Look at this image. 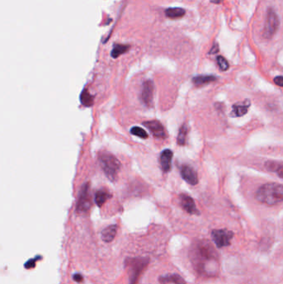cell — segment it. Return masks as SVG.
<instances>
[{
    "instance_id": "6da1fadb",
    "label": "cell",
    "mask_w": 283,
    "mask_h": 284,
    "mask_svg": "<svg viewBox=\"0 0 283 284\" xmlns=\"http://www.w3.org/2000/svg\"><path fill=\"white\" fill-rule=\"evenodd\" d=\"M194 252V261L199 271L208 274L217 271L216 256L210 244L204 242L199 243Z\"/></svg>"
},
{
    "instance_id": "7a4b0ae2",
    "label": "cell",
    "mask_w": 283,
    "mask_h": 284,
    "mask_svg": "<svg viewBox=\"0 0 283 284\" xmlns=\"http://www.w3.org/2000/svg\"><path fill=\"white\" fill-rule=\"evenodd\" d=\"M257 201L269 206L283 202V186L280 184L269 183L261 186L257 193Z\"/></svg>"
},
{
    "instance_id": "3957f363",
    "label": "cell",
    "mask_w": 283,
    "mask_h": 284,
    "mask_svg": "<svg viewBox=\"0 0 283 284\" xmlns=\"http://www.w3.org/2000/svg\"><path fill=\"white\" fill-rule=\"evenodd\" d=\"M99 161L102 171H104L107 178L109 179L110 181H116L121 170V163L118 159L114 155L105 153L99 156Z\"/></svg>"
},
{
    "instance_id": "277c9868",
    "label": "cell",
    "mask_w": 283,
    "mask_h": 284,
    "mask_svg": "<svg viewBox=\"0 0 283 284\" xmlns=\"http://www.w3.org/2000/svg\"><path fill=\"white\" fill-rule=\"evenodd\" d=\"M148 264V258H136L128 259L127 265L130 271V284H136L140 274L144 271Z\"/></svg>"
},
{
    "instance_id": "5b68a950",
    "label": "cell",
    "mask_w": 283,
    "mask_h": 284,
    "mask_svg": "<svg viewBox=\"0 0 283 284\" xmlns=\"http://www.w3.org/2000/svg\"><path fill=\"white\" fill-rule=\"evenodd\" d=\"M280 26V20L278 14L273 8H269L266 18L265 27L263 29V36L267 39H271L275 35Z\"/></svg>"
},
{
    "instance_id": "8992f818",
    "label": "cell",
    "mask_w": 283,
    "mask_h": 284,
    "mask_svg": "<svg viewBox=\"0 0 283 284\" xmlns=\"http://www.w3.org/2000/svg\"><path fill=\"white\" fill-rule=\"evenodd\" d=\"M211 237L218 248H223L230 244L234 233L228 230H213Z\"/></svg>"
},
{
    "instance_id": "52a82bcc",
    "label": "cell",
    "mask_w": 283,
    "mask_h": 284,
    "mask_svg": "<svg viewBox=\"0 0 283 284\" xmlns=\"http://www.w3.org/2000/svg\"><path fill=\"white\" fill-rule=\"evenodd\" d=\"M90 207H91V199L89 194V184L86 183L81 189L77 210L80 213H85L89 210Z\"/></svg>"
},
{
    "instance_id": "ba28073f",
    "label": "cell",
    "mask_w": 283,
    "mask_h": 284,
    "mask_svg": "<svg viewBox=\"0 0 283 284\" xmlns=\"http://www.w3.org/2000/svg\"><path fill=\"white\" fill-rule=\"evenodd\" d=\"M154 90H155V86L152 81L147 80L144 82L142 92H141V99L146 106H151L152 105Z\"/></svg>"
},
{
    "instance_id": "9c48e42d",
    "label": "cell",
    "mask_w": 283,
    "mask_h": 284,
    "mask_svg": "<svg viewBox=\"0 0 283 284\" xmlns=\"http://www.w3.org/2000/svg\"><path fill=\"white\" fill-rule=\"evenodd\" d=\"M143 125L146 128H148L151 131V133L157 137L164 139L166 136V132L164 131L163 125L161 124L159 121H149V122H143Z\"/></svg>"
},
{
    "instance_id": "30bf717a",
    "label": "cell",
    "mask_w": 283,
    "mask_h": 284,
    "mask_svg": "<svg viewBox=\"0 0 283 284\" xmlns=\"http://www.w3.org/2000/svg\"><path fill=\"white\" fill-rule=\"evenodd\" d=\"M180 204H181L183 209H185V211L190 215H200V212L195 205L194 199L187 194H181L180 195Z\"/></svg>"
},
{
    "instance_id": "8fae6325",
    "label": "cell",
    "mask_w": 283,
    "mask_h": 284,
    "mask_svg": "<svg viewBox=\"0 0 283 284\" xmlns=\"http://www.w3.org/2000/svg\"><path fill=\"white\" fill-rule=\"evenodd\" d=\"M180 173H181L182 178L184 179L187 183L190 184L191 186L197 185L198 181H199L197 173L190 166L184 165L181 168Z\"/></svg>"
},
{
    "instance_id": "7c38bea8",
    "label": "cell",
    "mask_w": 283,
    "mask_h": 284,
    "mask_svg": "<svg viewBox=\"0 0 283 284\" xmlns=\"http://www.w3.org/2000/svg\"><path fill=\"white\" fill-rule=\"evenodd\" d=\"M173 157V152L169 149L163 150L161 154L160 162H161V168L164 172H168L171 169V160Z\"/></svg>"
},
{
    "instance_id": "4fadbf2b",
    "label": "cell",
    "mask_w": 283,
    "mask_h": 284,
    "mask_svg": "<svg viewBox=\"0 0 283 284\" xmlns=\"http://www.w3.org/2000/svg\"><path fill=\"white\" fill-rule=\"evenodd\" d=\"M159 281L161 282V284H170V283L174 284H185L184 279L178 274H169V275L161 277L159 279Z\"/></svg>"
},
{
    "instance_id": "5bb4252c",
    "label": "cell",
    "mask_w": 283,
    "mask_h": 284,
    "mask_svg": "<svg viewBox=\"0 0 283 284\" xmlns=\"http://www.w3.org/2000/svg\"><path fill=\"white\" fill-rule=\"evenodd\" d=\"M117 233V225H111L109 227L106 228L102 232V238L105 242L110 243L114 239Z\"/></svg>"
},
{
    "instance_id": "9a60e30c",
    "label": "cell",
    "mask_w": 283,
    "mask_h": 284,
    "mask_svg": "<svg viewBox=\"0 0 283 284\" xmlns=\"http://www.w3.org/2000/svg\"><path fill=\"white\" fill-rule=\"evenodd\" d=\"M112 198V194L106 189H100L95 194V202L98 207H102L107 199Z\"/></svg>"
},
{
    "instance_id": "2e32d148",
    "label": "cell",
    "mask_w": 283,
    "mask_h": 284,
    "mask_svg": "<svg viewBox=\"0 0 283 284\" xmlns=\"http://www.w3.org/2000/svg\"><path fill=\"white\" fill-rule=\"evenodd\" d=\"M217 80V78L213 75H200L196 76L193 78V83L196 86H202L208 84V83H213Z\"/></svg>"
},
{
    "instance_id": "e0dca14e",
    "label": "cell",
    "mask_w": 283,
    "mask_h": 284,
    "mask_svg": "<svg viewBox=\"0 0 283 284\" xmlns=\"http://www.w3.org/2000/svg\"><path fill=\"white\" fill-rule=\"evenodd\" d=\"M80 100L81 104L83 106H87V107L92 106L94 103L93 96H91L86 88H85L81 93Z\"/></svg>"
},
{
    "instance_id": "ac0fdd59",
    "label": "cell",
    "mask_w": 283,
    "mask_h": 284,
    "mask_svg": "<svg viewBox=\"0 0 283 284\" xmlns=\"http://www.w3.org/2000/svg\"><path fill=\"white\" fill-rule=\"evenodd\" d=\"M250 101H247L245 103L236 104L233 106V114L236 116H242L247 112V109L249 107Z\"/></svg>"
},
{
    "instance_id": "d6986e66",
    "label": "cell",
    "mask_w": 283,
    "mask_h": 284,
    "mask_svg": "<svg viewBox=\"0 0 283 284\" xmlns=\"http://www.w3.org/2000/svg\"><path fill=\"white\" fill-rule=\"evenodd\" d=\"M185 10L181 8H168L165 11V15L168 18L175 19V18H180L185 16Z\"/></svg>"
},
{
    "instance_id": "ffe728a7",
    "label": "cell",
    "mask_w": 283,
    "mask_h": 284,
    "mask_svg": "<svg viewBox=\"0 0 283 284\" xmlns=\"http://www.w3.org/2000/svg\"><path fill=\"white\" fill-rule=\"evenodd\" d=\"M266 168L268 169V171L276 172V173L278 174V176H279V177L283 179V164L268 161V162L266 163Z\"/></svg>"
},
{
    "instance_id": "44dd1931",
    "label": "cell",
    "mask_w": 283,
    "mask_h": 284,
    "mask_svg": "<svg viewBox=\"0 0 283 284\" xmlns=\"http://www.w3.org/2000/svg\"><path fill=\"white\" fill-rule=\"evenodd\" d=\"M129 47H130L128 46V45H121V44L115 45L112 51V57L117 58V57H119L123 53H125V52H127Z\"/></svg>"
},
{
    "instance_id": "7402d4cb",
    "label": "cell",
    "mask_w": 283,
    "mask_h": 284,
    "mask_svg": "<svg viewBox=\"0 0 283 284\" xmlns=\"http://www.w3.org/2000/svg\"><path fill=\"white\" fill-rule=\"evenodd\" d=\"M188 134V127L186 125H183L180 129H179V135H178V138H177V142L178 144L180 145H185L186 142V138H187Z\"/></svg>"
},
{
    "instance_id": "603a6c76",
    "label": "cell",
    "mask_w": 283,
    "mask_h": 284,
    "mask_svg": "<svg viewBox=\"0 0 283 284\" xmlns=\"http://www.w3.org/2000/svg\"><path fill=\"white\" fill-rule=\"evenodd\" d=\"M130 133L134 135V136L140 137L141 139H146V138H148V133H147L145 130L139 127H132L131 130H130Z\"/></svg>"
},
{
    "instance_id": "cb8c5ba5",
    "label": "cell",
    "mask_w": 283,
    "mask_h": 284,
    "mask_svg": "<svg viewBox=\"0 0 283 284\" xmlns=\"http://www.w3.org/2000/svg\"><path fill=\"white\" fill-rule=\"evenodd\" d=\"M217 62H218V65L222 71H227V70L229 69V62H228V61H227L223 56H218V57H217Z\"/></svg>"
},
{
    "instance_id": "d4e9b609",
    "label": "cell",
    "mask_w": 283,
    "mask_h": 284,
    "mask_svg": "<svg viewBox=\"0 0 283 284\" xmlns=\"http://www.w3.org/2000/svg\"><path fill=\"white\" fill-rule=\"evenodd\" d=\"M39 258H32V259L29 260V261L27 262L26 264H25V268L28 269L34 268V267H35V264H36V261L39 260Z\"/></svg>"
},
{
    "instance_id": "484cf974",
    "label": "cell",
    "mask_w": 283,
    "mask_h": 284,
    "mask_svg": "<svg viewBox=\"0 0 283 284\" xmlns=\"http://www.w3.org/2000/svg\"><path fill=\"white\" fill-rule=\"evenodd\" d=\"M274 83L278 86L283 87V76H279L277 78H274Z\"/></svg>"
},
{
    "instance_id": "4316f807",
    "label": "cell",
    "mask_w": 283,
    "mask_h": 284,
    "mask_svg": "<svg viewBox=\"0 0 283 284\" xmlns=\"http://www.w3.org/2000/svg\"><path fill=\"white\" fill-rule=\"evenodd\" d=\"M73 280L78 282V283H80V282L83 280V278H82V276H81L80 274H75L73 275Z\"/></svg>"
},
{
    "instance_id": "83f0119b",
    "label": "cell",
    "mask_w": 283,
    "mask_h": 284,
    "mask_svg": "<svg viewBox=\"0 0 283 284\" xmlns=\"http://www.w3.org/2000/svg\"><path fill=\"white\" fill-rule=\"evenodd\" d=\"M218 52V45L217 44L213 45L212 49H211L210 52H209V54H214V53H217Z\"/></svg>"
},
{
    "instance_id": "f1b7e54d",
    "label": "cell",
    "mask_w": 283,
    "mask_h": 284,
    "mask_svg": "<svg viewBox=\"0 0 283 284\" xmlns=\"http://www.w3.org/2000/svg\"><path fill=\"white\" fill-rule=\"evenodd\" d=\"M211 3H215V4H218L220 3L223 0H210Z\"/></svg>"
}]
</instances>
